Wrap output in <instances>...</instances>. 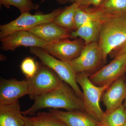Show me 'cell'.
<instances>
[{"mask_svg":"<svg viewBox=\"0 0 126 126\" xmlns=\"http://www.w3.org/2000/svg\"><path fill=\"white\" fill-rule=\"evenodd\" d=\"M34 100L33 104L30 108L22 111L25 116H33L38 110L47 108L85 111L82 99L77 95L68 84L63 81L54 90L35 97Z\"/></svg>","mask_w":126,"mask_h":126,"instance_id":"1","label":"cell"},{"mask_svg":"<svg viewBox=\"0 0 126 126\" xmlns=\"http://www.w3.org/2000/svg\"><path fill=\"white\" fill-rule=\"evenodd\" d=\"M126 42V15L109 17L103 21L98 43L104 60L108 55Z\"/></svg>","mask_w":126,"mask_h":126,"instance_id":"2","label":"cell"},{"mask_svg":"<svg viewBox=\"0 0 126 126\" xmlns=\"http://www.w3.org/2000/svg\"><path fill=\"white\" fill-rule=\"evenodd\" d=\"M85 74H76V81L82 90L83 98L85 111L102 124L105 112L100 106L102 95L111 85L102 86L94 85Z\"/></svg>","mask_w":126,"mask_h":126,"instance_id":"3","label":"cell"},{"mask_svg":"<svg viewBox=\"0 0 126 126\" xmlns=\"http://www.w3.org/2000/svg\"><path fill=\"white\" fill-rule=\"evenodd\" d=\"M30 51L31 54L38 57L43 64L56 73L62 80L68 84L77 95L82 99V92L76 81V73L69 62L56 58L40 47H30Z\"/></svg>","mask_w":126,"mask_h":126,"instance_id":"4","label":"cell"},{"mask_svg":"<svg viewBox=\"0 0 126 126\" xmlns=\"http://www.w3.org/2000/svg\"><path fill=\"white\" fill-rule=\"evenodd\" d=\"M26 79L28 85V94L30 99L33 100L35 97L54 90L63 81L53 70L42 63H39L34 75Z\"/></svg>","mask_w":126,"mask_h":126,"instance_id":"5","label":"cell"},{"mask_svg":"<svg viewBox=\"0 0 126 126\" xmlns=\"http://www.w3.org/2000/svg\"><path fill=\"white\" fill-rule=\"evenodd\" d=\"M63 9V8H59L46 14L41 12H37L34 15L30 12L22 13L15 20L0 26V39L16 32L27 31L39 25L53 21L54 18L62 12Z\"/></svg>","mask_w":126,"mask_h":126,"instance_id":"6","label":"cell"},{"mask_svg":"<svg viewBox=\"0 0 126 126\" xmlns=\"http://www.w3.org/2000/svg\"><path fill=\"white\" fill-rule=\"evenodd\" d=\"M69 63L76 74H85L89 76L106 63L98 42L86 45L80 55Z\"/></svg>","mask_w":126,"mask_h":126,"instance_id":"7","label":"cell"},{"mask_svg":"<svg viewBox=\"0 0 126 126\" xmlns=\"http://www.w3.org/2000/svg\"><path fill=\"white\" fill-rule=\"evenodd\" d=\"M126 72V54L120 55L107 65L89 77L92 83L97 86L111 85Z\"/></svg>","mask_w":126,"mask_h":126,"instance_id":"8","label":"cell"},{"mask_svg":"<svg viewBox=\"0 0 126 126\" xmlns=\"http://www.w3.org/2000/svg\"><path fill=\"white\" fill-rule=\"evenodd\" d=\"M86 45L84 41L81 38L73 40L65 39L48 43L42 48L59 60L69 62L80 55Z\"/></svg>","mask_w":126,"mask_h":126,"instance_id":"9","label":"cell"},{"mask_svg":"<svg viewBox=\"0 0 126 126\" xmlns=\"http://www.w3.org/2000/svg\"><path fill=\"white\" fill-rule=\"evenodd\" d=\"M0 41L1 49L5 51H13L21 46L43 48L48 44L27 30L16 32L0 39Z\"/></svg>","mask_w":126,"mask_h":126,"instance_id":"10","label":"cell"},{"mask_svg":"<svg viewBox=\"0 0 126 126\" xmlns=\"http://www.w3.org/2000/svg\"><path fill=\"white\" fill-rule=\"evenodd\" d=\"M126 98L125 75L113 83L103 93L101 101L106 108L105 113L111 112L121 107Z\"/></svg>","mask_w":126,"mask_h":126,"instance_id":"11","label":"cell"},{"mask_svg":"<svg viewBox=\"0 0 126 126\" xmlns=\"http://www.w3.org/2000/svg\"><path fill=\"white\" fill-rule=\"evenodd\" d=\"M28 93L26 79H2L0 82V106L16 102Z\"/></svg>","mask_w":126,"mask_h":126,"instance_id":"12","label":"cell"},{"mask_svg":"<svg viewBox=\"0 0 126 126\" xmlns=\"http://www.w3.org/2000/svg\"><path fill=\"white\" fill-rule=\"evenodd\" d=\"M49 111L68 126H102L101 123L84 111H63L52 109Z\"/></svg>","mask_w":126,"mask_h":126,"instance_id":"13","label":"cell"},{"mask_svg":"<svg viewBox=\"0 0 126 126\" xmlns=\"http://www.w3.org/2000/svg\"><path fill=\"white\" fill-rule=\"evenodd\" d=\"M27 31L47 43L70 38L72 32L63 29L53 21L39 25Z\"/></svg>","mask_w":126,"mask_h":126,"instance_id":"14","label":"cell"},{"mask_svg":"<svg viewBox=\"0 0 126 126\" xmlns=\"http://www.w3.org/2000/svg\"><path fill=\"white\" fill-rule=\"evenodd\" d=\"M0 126H29L26 117L21 111L19 101L0 106Z\"/></svg>","mask_w":126,"mask_h":126,"instance_id":"15","label":"cell"},{"mask_svg":"<svg viewBox=\"0 0 126 126\" xmlns=\"http://www.w3.org/2000/svg\"><path fill=\"white\" fill-rule=\"evenodd\" d=\"M104 20L88 21L75 31L71 32L70 38L79 37L84 41L86 45L98 42L102 23Z\"/></svg>","mask_w":126,"mask_h":126,"instance_id":"16","label":"cell"},{"mask_svg":"<svg viewBox=\"0 0 126 126\" xmlns=\"http://www.w3.org/2000/svg\"><path fill=\"white\" fill-rule=\"evenodd\" d=\"M111 16H113L105 14L99 7H91L78 5L75 15L74 31L88 21L104 20Z\"/></svg>","mask_w":126,"mask_h":126,"instance_id":"17","label":"cell"},{"mask_svg":"<svg viewBox=\"0 0 126 126\" xmlns=\"http://www.w3.org/2000/svg\"><path fill=\"white\" fill-rule=\"evenodd\" d=\"M78 6V5L74 2L69 6L63 8V11L54 18L53 22L63 29L74 31L75 15Z\"/></svg>","mask_w":126,"mask_h":126,"instance_id":"18","label":"cell"},{"mask_svg":"<svg viewBox=\"0 0 126 126\" xmlns=\"http://www.w3.org/2000/svg\"><path fill=\"white\" fill-rule=\"evenodd\" d=\"M26 117L29 126H68L49 111L39 112L35 116Z\"/></svg>","mask_w":126,"mask_h":126,"instance_id":"19","label":"cell"},{"mask_svg":"<svg viewBox=\"0 0 126 126\" xmlns=\"http://www.w3.org/2000/svg\"><path fill=\"white\" fill-rule=\"evenodd\" d=\"M99 7L112 16L126 15V0H104Z\"/></svg>","mask_w":126,"mask_h":126,"instance_id":"20","label":"cell"},{"mask_svg":"<svg viewBox=\"0 0 126 126\" xmlns=\"http://www.w3.org/2000/svg\"><path fill=\"white\" fill-rule=\"evenodd\" d=\"M126 122V106L121 107L108 113H105L102 126H122Z\"/></svg>","mask_w":126,"mask_h":126,"instance_id":"21","label":"cell"},{"mask_svg":"<svg viewBox=\"0 0 126 126\" xmlns=\"http://www.w3.org/2000/svg\"><path fill=\"white\" fill-rule=\"evenodd\" d=\"M0 4L7 9L11 6L18 8L21 14L30 12L32 10H37L39 5L34 4L32 0H0Z\"/></svg>","mask_w":126,"mask_h":126,"instance_id":"22","label":"cell"},{"mask_svg":"<svg viewBox=\"0 0 126 126\" xmlns=\"http://www.w3.org/2000/svg\"><path fill=\"white\" fill-rule=\"evenodd\" d=\"M39 63L31 57H27L23 60L21 63L20 69L26 79L31 78L36 73Z\"/></svg>","mask_w":126,"mask_h":126,"instance_id":"23","label":"cell"},{"mask_svg":"<svg viewBox=\"0 0 126 126\" xmlns=\"http://www.w3.org/2000/svg\"><path fill=\"white\" fill-rule=\"evenodd\" d=\"M104 0H79L76 1L78 5L84 6H93L94 7H99Z\"/></svg>","mask_w":126,"mask_h":126,"instance_id":"24","label":"cell"},{"mask_svg":"<svg viewBox=\"0 0 126 126\" xmlns=\"http://www.w3.org/2000/svg\"><path fill=\"white\" fill-rule=\"evenodd\" d=\"M124 53L126 54V42L121 47L111 52L109 55L110 58H114L117 56Z\"/></svg>","mask_w":126,"mask_h":126,"instance_id":"25","label":"cell"},{"mask_svg":"<svg viewBox=\"0 0 126 126\" xmlns=\"http://www.w3.org/2000/svg\"><path fill=\"white\" fill-rule=\"evenodd\" d=\"M45 0H42L41 2H44ZM60 4H65L68 2H72V0H56Z\"/></svg>","mask_w":126,"mask_h":126,"instance_id":"26","label":"cell"},{"mask_svg":"<svg viewBox=\"0 0 126 126\" xmlns=\"http://www.w3.org/2000/svg\"><path fill=\"white\" fill-rule=\"evenodd\" d=\"M79 0H72V2L73 3V2H76V1Z\"/></svg>","mask_w":126,"mask_h":126,"instance_id":"27","label":"cell"},{"mask_svg":"<svg viewBox=\"0 0 126 126\" xmlns=\"http://www.w3.org/2000/svg\"><path fill=\"white\" fill-rule=\"evenodd\" d=\"M124 103L125 104V105L126 106V98L125 100H124Z\"/></svg>","mask_w":126,"mask_h":126,"instance_id":"28","label":"cell"},{"mask_svg":"<svg viewBox=\"0 0 126 126\" xmlns=\"http://www.w3.org/2000/svg\"><path fill=\"white\" fill-rule=\"evenodd\" d=\"M126 126V122L124 124V125H123V126Z\"/></svg>","mask_w":126,"mask_h":126,"instance_id":"29","label":"cell"}]
</instances>
